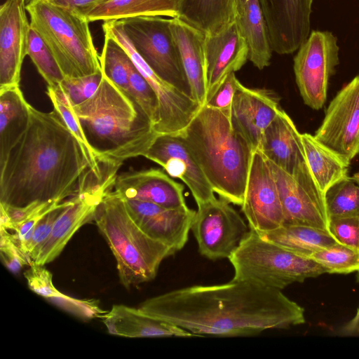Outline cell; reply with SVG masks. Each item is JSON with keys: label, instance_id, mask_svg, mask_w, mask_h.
Here are the masks:
<instances>
[{"label": "cell", "instance_id": "6da1fadb", "mask_svg": "<svg viewBox=\"0 0 359 359\" xmlns=\"http://www.w3.org/2000/svg\"><path fill=\"white\" fill-rule=\"evenodd\" d=\"M139 308L194 336H252L306 321L304 309L282 290L233 279L172 290L146 299Z\"/></svg>", "mask_w": 359, "mask_h": 359}, {"label": "cell", "instance_id": "7a4b0ae2", "mask_svg": "<svg viewBox=\"0 0 359 359\" xmlns=\"http://www.w3.org/2000/svg\"><path fill=\"white\" fill-rule=\"evenodd\" d=\"M88 169L79 142L60 114L30 104L27 126L0 165V203H60L76 194Z\"/></svg>", "mask_w": 359, "mask_h": 359}, {"label": "cell", "instance_id": "3957f363", "mask_svg": "<svg viewBox=\"0 0 359 359\" xmlns=\"http://www.w3.org/2000/svg\"><path fill=\"white\" fill-rule=\"evenodd\" d=\"M73 109L102 167L119 169L143 156L159 135L135 100L103 74L95 93Z\"/></svg>", "mask_w": 359, "mask_h": 359}, {"label": "cell", "instance_id": "277c9868", "mask_svg": "<svg viewBox=\"0 0 359 359\" xmlns=\"http://www.w3.org/2000/svg\"><path fill=\"white\" fill-rule=\"evenodd\" d=\"M215 193L242 205L254 149L221 111L201 107L180 134Z\"/></svg>", "mask_w": 359, "mask_h": 359}, {"label": "cell", "instance_id": "5b68a950", "mask_svg": "<svg viewBox=\"0 0 359 359\" xmlns=\"http://www.w3.org/2000/svg\"><path fill=\"white\" fill-rule=\"evenodd\" d=\"M93 220L115 257L120 281L127 289L152 280L163 260L175 254L143 231L125 200L113 190L98 205Z\"/></svg>", "mask_w": 359, "mask_h": 359}, {"label": "cell", "instance_id": "8992f818", "mask_svg": "<svg viewBox=\"0 0 359 359\" xmlns=\"http://www.w3.org/2000/svg\"><path fill=\"white\" fill-rule=\"evenodd\" d=\"M30 25L45 41L65 77L102 73L89 21L83 15L47 0H29Z\"/></svg>", "mask_w": 359, "mask_h": 359}, {"label": "cell", "instance_id": "52a82bcc", "mask_svg": "<svg viewBox=\"0 0 359 359\" xmlns=\"http://www.w3.org/2000/svg\"><path fill=\"white\" fill-rule=\"evenodd\" d=\"M229 259L234 271L233 280L280 290L294 283L327 273L311 258L266 240L250 229Z\"/></svg>", "mask_w": 359, "mask_h": 359}, {"label": "cell", "instance_id": "ba28073f", "mask_svg": "<svg viewBox=\"0 0 359 359\" xmlns=\"http://www.w3.org/2000/svg\"><path fill=\"white\" fill-rule=\"evenodd\" d=\"M120 20L133 46L155 74L191 95L179 48L170 27V18L137 16Z\"/></svg>", "mask_w": 359, "mask_h": 359}, {"label": "cell", "instance_id": "9c48e42d", "mask_svg": "<svg viewBox=\"0 0 359 359\" xmlns=\"http://www.w3.org/2000/svg\"><path fill=\"white\" fill-rule=\"evenodd\" d=\"M117 175L97 177L90 169L87 170L77 191L55 220L48 238L31 257L32 263L45 266L60 255L74 233L93 219L98 205L113 190Z\"/></svg>", "mask_w": 359, "mask_h": 359}, {"label": "cell", "instance_id": "30bf717a", "mask_svg": "<svg viewBox=\"0 0 359 359\" xmlns=\"http://www.w3.org/2000/svg\"><path fill=\"white\" fill-rule=\"evenodd\" d=\"M104 34L116 40L154 90L159 104V121L155 126L159 134L178 135L189 124L202 107L191 95L161 79L144 60L126 35L120 20H105Z\"/></svg>", "mask_w": 359, "mask_h": 359}, {"label": "cell", "instance_id": "8fae6325", "mask_svg": "<svg viewBox=\"0 0 359 359\" xmlns=\"http://www.w3.org/2000/svg\"><path fill=\"white\" fill-rule=\"evenodd\" d=\"M294 58L296 83L304 103L313 109L323 107L329 79L339 65L336 36L328 31H312Z\"/></svg>", "mask_w": 359, "mask_h": 359}, {"label": "cell", "instance_id": "7c38bea8", "mask_svg": "<svg viewBox=\"0 0 359 359\" xmlns=\"http://www.w3.org/2000/svg\"><path fill=\"white\" fill-rule=\"evenodd\" d=\"M229 203L215 198L196 210L191 231L199 252L209 259H229L250 230Z\"/></svg>", "mask_w": 359, "mask_h": 359}, {"label": "cell", "instance_id": "4fadbf2b", "mask_svg": "<svg viewBox=\"0 0 359 359\" xmlns=\"http://www.w3.org/2000/svg\"><path fill=\"white\" fill-rule=\"evenodd\" d=\"M268 162L280 195L283 224L306 225L330 232L325 195L316 184L307 163L292 175Z\"/></svg>", "mask_w": 359, "mask_h": 359}, {"label": "cell", "instance_id": "5bb4252c", "mask_svg": "<svg viewBox=\"0 0 359 359\" xmlns=\"http://www.w3.org/2000/svg\"><path fill=\"white\" fill-rule=\"evenodd\" d=\"M314 137L348 163L359 154V76L330 102Z\"/></svg>", "mask_w": 359, "mask_h": 359}, {"label": "cell", "instance_id": "9a60e30c", "mask_svg": "<svg viewBox=\"0 0 359 359\" xmlns=\"http://www.w3.org/2000/svg\"><path fill=\"white\" fill-rule=\"evenodd\" d=\"M241 209L249 228L258 233L273 230L284 223L277 184L259 149L252 154Z\"/></svg>", "mask_w": 359, "mask_h": 359}, {"label": "cell", "instance_id": "2e32d148", "mask_svg": "<svg viewBox=\"0 0 359 359\" xmlns=\"http://www.w3.org/2000/svg\"><path fill=\"white\" fill-rule=\"evenodd\" d=\"M143 156L162 166L170 177L185 183L197 206L216 198L201 168L180 135H158Z\"/></svg>", "mask_w": 359, "mask_h": 359}, {"label": "cell", "instance_id": "e0dca14e", "mask_svg": "<svg viewBox=\"0 0 359 359\" xmlns=\"http://www.w3.org/2000/svg\"><path fill=\"white\" fill-rule=\"evenodd\" d=\"M30 27L25 0H6L0 8V90L19 86Z\"/></svg>", "mask_w": 359, "mask_h": 359}, {"label": "cell", "instance_id": "ac0fdd59", "mask_svg": "<svg viewBox=\"0 0 359 359\" xmlns=\"http://www.w3.org/2000/svg\"><path fill=\"white\" fill-rule=\"evenodd\" d=\"M273 52L290 54L310 34L313 0H259Z\"/></svg>", "mask_w": 359, "mask_h": 359}, {"label": "cell", "instance_id": "d6986e66", "mask_svg": "<svg viewBox=\"0 0 359 359\" xmlns=\"http://www.w3.org/2000/svg\"><path fill=\"white\" fill-rule=\"evenodd\" d=\"M124 200L131 217L148 236L175 253L184 247L196 210L188 206L168 208L145 201Z\"/></svg>", "mask_w": 359, "mask_h": 359}, {"label": "cell", "instance_id": "ffe728a7", "mask_svg": "<svg viewBox=\"0 0 359 359\" xmlns=\"http://www.w3.org/2000/svg\"><path fill=\"white\" fill-rule=\"evenodd\" d=\"M279 100L271 90L249 88L240 82L232 102L231 124L254 150L259 148L264 132L282 109Z\"/></svg>", "mask_w": 359, "mask_h": 359}, {"label": "cell", "instance_id": "44dd1931", "mask_svg": "<svg viewBox=\"0 0 359 359\" xmlns=\"http://www.w3.org/2000/svg\"><path fill=\"white\" fill-rule=\"evenodd\" d=\"M203 51L206 102L226 77L241 69L248 60V45L237 21L217 34H205Z\"/></svg>", "mask_w": 359, "mask_h": 359}, {"label": "cell", "instance_id": "7402d4cb", "mask_svg": "<svg viewBox=\"0 0 359 359\" xmlns=\"http://www.w3.org/2000/svg\"><path fill=\"white\" fill-rule=\"evenodd\" d=\"M113 191L126 200L145 201L168 208L187 207L184 186L157 168L117 175Z\"/></svg>", "mask_w": 359, "mask_h": 359}, {"label": "cell", "instance_id": "603a6c76", "mask_svg": "<svg viewBox=\"0 0 359 359\" xmlns=\"http://www.w3.org/2000/svg\"><path fill=\"white\" fill-rule=\"evenodd\" d=\"M257 149L268 161L292 175L306 163L302 134L283 109L264 132Z\"/></svg>", "mask_w": 359, "mask_h": 359}, {"label": "cell", "instance_id": "cb8c5ba5", "mask_svg": "<svg viewBox=\"0 0 359 359\" xmlns=\"http://www.w3.org/2000/svg\"><path fill=\"white\" fill-rule=\"evenodd\" d=\"M170 27L179 48L191 95L203 106L206 97L205 33L181 18H170Z\"/></svg>", "mask_w": 359, "mask_h": 359}, {"label": "cell", "instance_id": "d4e9b609", "mask_svg": "<svg viewBox=\"0 0 359 359\" xmlns=\"http://www.w3.org/2000/svg\"><path fill=\"white\" fill-rule=\"evenodd\" d=\"M111 334L129 338L193 337L189 332L153 317L140 308L113 305L101 317Z\"/></svg>", "mask_w": 359, "mask_h": 359}, {"label": "cell", "instance_id": "484cf974", "mask_svg": "<svg viewBox=\"0 0 359 359\" xmlns=\"http://www.w3.org/2000/svg\"><path fill=\"white\" fill-rule=\"evenodd\" d=\"M184 0H107L83 13L89 22L137 16L180 18Z\"/></svg>", "mask_w": 359, "mask_h": 359}, {"label": "cell", "instance_id": "4316f807", "mask_svg": "<svg viewBox=\"0 0 359 359\" xmlns=\"http://www.w3.org/2000/svg\"><path fill=\"white\" fill-rule=\"evenodd\" d=\"M24 276L31 290L80 318H101L106 313L95 299H78L58 290L53 283L52 273L44 266L31 263Z\"/></svg>", "mask_w": 359, "mask_h": 359}, {"label": "cell", "instance_id": "83f0119b", "mask_svg": "<svg viewBox=\"0 0 359 359\" xmlns=\"http://www.w3.org/2000/svg\"><path fill=\"white\" fill-rule=\"evenodd\" d=\"M306 161L320 190L325 194L334 184L348 177L350 163L309 133L302 134Z\"/></svg>", "mask_w": 359, "mask_h": 359}, {"label": "cell", "instance_id": "f1b7e54d", "mask_svg": "<svg viewBox=\"0 0 359 359\" xmlns=\"http://www.w3.org/2000/svg\"><path fill=\"white\" fill-rule=\"evenodd\" d=\"M29 105L19 86L0 90V165L27 126Z\"/></svg>", "mask_w": 359, "mask_h": 359}, {"label": "cell", "instance_id": "f546056e", "mask_svg": "<svg viewBox=\"0 0 359 359\" xmlns=\"http://www.w3.org/2000/svg\"><path fill=\"white\" fill-rule=\"evenodd\" d=\"M237 0H184L180 18L206 34H217L237 19Z\"/></svg>", "mask_w": 359, "mask_h": 359}, {"label": "cell", "instance_id": "4dcf8cb0", "mask_svg": "<svg viewBox=\"0 0 359 359\" xmlns=\"http://www.w3.org/2000/svg\"><path fill=\"white\" fill-rule=\"evenodd\" d=\"M259 234L292 252L309 258L316 251L339 243L329 231L300 224H284Z\"/></svg>", "mask_w": 359, "mask_h": 359}, {"label": "cell", "instance_id": "1f68e13d", "mask_svg": "<svg viewBox=\"0 0 359 359\" xmlns=\"http://www.w3.org/2000/svg\"><path fill=\"white\" fill-rule=\"evenodd\" d=\"M236 21L248 45V60L260 70L268 67L273 50L259 0H248Z\"/></svg>", "mask_w": 359, "mask_h": 359}, {"label": "cell", "instance_id": "d6a6232c", "mask_svg": "<svg viewBox=\"0 0 359 359\" xmlns=\"http://www.w3.org/2000/svg\"><path fill=\"white\" fill-rule=\"evenodd\" d=\"M46 94L55 109L61 116L67 126L79 142L88 162L89 169L97 177L114 172L113 170L101 166L95 154L88 142L80 122L76 116L73 105L59 85L55 88L47 86Z\"/></svg>", "mask_w": 359, "mask_h": 359}, {"label": "cell", "instance_id": "836d02e7", "mask_svg": "<svg viewBox=\"0 0 359 359\" xmlns=\"http://www.w3.org/2000/svg\"><path fill=\"white\" fill-rule=\"evenodd\" d=\"M104 36L103 48L100 55L102 74L129 95L128 65L130 58L116 40L108 34H104Z\"/></svg>", "mask_w": 359, "mask_h": 359}, {"label": "cell", "instance_id": "e575fe53", "mask_svg": "<svg viewBox=\"0 0 359 359\" xmlns=\"http://www.w3.org/2000/svg\"><path fill=\"white\" fill-rule=\"evenodd\" d=\"M325 195L330 218L359 217V184L352 177L339 181Z\"/></svg>", "mask_w": 359, "mask_h": 359}, {"label": "cell", "instance_id": "d590c367", "mask_svg": "<svg viewBox=\"0 0 359 359\" xmlns=\"http://www.w3.org/2000/svg\"><path fill=\"white\" fill-rule=\"evenodd\" d=\"M327 273L347 274L359 271V248L337 243L318 250L309 257Z\"/></svg>", "mask_w": 359, "mask_h": 359}, {"label": "cell", "instance_id": "8d00e7d4", "mask_svg": "<svg viewBox=\"0 0 359 359\" xmlns=\"http://www.w3.org/2000/svg\"><path fill=\"white\" fill-rule=\"evenodd\" d=\"M27 55L47 83V86L55 88L65 78L50 50L38 32L32 27H30L28 37Z\"/></svg>", "mask_w": 359, "mask_h": 359}, {"label": "cell", "instance_id": "74e56055", "mask_svg": "<svg viewBox=\"0 0 359 359\" xmlns=\"http://www.w3.org/2000/svg\"><path fill=\"white\" fill-rule=\"evenodd\" d=\"M129 95L140 105L154 125L159 121L158 97L145 78L136 68L131 59L128 65Z\"/></svg>", "mask_w": 359, "mask_h": 359}, {"label": "cell", "instance_id": "f35d334b", "mask_svg": "<svg viewBox=\"0 0 359 359\" xmlns=\"http://www.w3.org/2000/svg\"><path fill=\"white\" fill-rule=\"evenodd\" d=\"M102 78V72L81 77H65L59 84L72 105L89 99L97 90Z\"/></svg>", "mask_w": 359, "mask_h": 359}, {"label": "cell", "instance_id": "ab89813d", "mask_svg": "<svg viewBox=\"0 0 359 359\" xmlns=\"http://www.w3.org/2000/svg\"><path fill=\"white\" fill-rule=\"evenodd\" d=\"M0 234L1 260L10 271L18 273L23 266L32 263L30 257L24 252L14 233L0 227Z\"/></svg>", "mask_w": 359, "mask_h": 359}, {"label": "cell", "instance_id": "60d3db41", "mask_svg": "<svg viewBox=\"0 0 359 359\" xmlns=\"http://www.w3.org/2000/svg\"><path fill=\"white\" fill-rule=\"evenodd\" d=\"M68 204L69 200L62 201L47 212L36 224L30 239L21 247L30 258L47 240L55 220Z\"/></svg>", "mask_w": 359, "mask_h": 359}, {"label": "cell", "instance_id": "b9f144b4", "mask_svg": "<svg viewBox=\"0 0 359 359\" xmlns=\"http://www.w3.org/2000/svg\"><path fill=\"white\" fill-rule=\"evenodd\" d=\"M58 204L33 203L24 207H14L0 203V227L12 231L15 225Z\"/></svg>", "mask_w": 359, "mask_h": 359}, {"label": "cell", "instance_id": "7bdbcfd3", "mask_svg": "<svg viewBox=\"0 0 359 359\" xmlns=\"http://www.w3.org/2000/svg\"><path fill=\"white\" fill-rule=\"evenodd\" d=\"M239 83L235 72L229 74L204 105L218 109L231 118L232 102Z\"/></svg>", "mask_w": 359, "mask_h": 359}, {"label": "cell", "instance_id": "ee69618b", "mask_svg": "<svg viewBox=\"0 0 359 359\" xmlns=\"http://www.w3.org/2000/svg\"><path fill=\"white\" fill-rule=\"evenodd\" d=\"M330 231L339 243L359 248V217L330 218Z\"/></svg>", "mask_w": 359, "mask_h": 359}, {"label": "cell", "instance_id": "f6af8a7d", "mask_svg": "<svg viewBox=\"0 0 359 359\" xmlns=\"http://www.w3.org/2000/svg\"><path fill=\"white\" fill-rule=\"evenodd\" d=\"M48 1L66 8L72 12L83 15V13L93 7L107 0H47Z\"/></svg>", "mask_w": 359, "mask_h": 359}, {"label": "cell", "instance_id": "bcb514c9", "mask_svg": "<svg viewBox=\"0 0 359 359\" xmlns=\"http://www.w3.org/2000/svg\"><path fill=\"white\" fill-rule=\"evenodd\" d=\"M340 332L345 336L359 334V307L357 309L355 316L342 327Z\"/></svg>", "mask_w": 359, "mask_h": 359}, {"label": "cell", "instance_id": "7dc6e473", "mask_svg": "<svg viewBox=\"0 0 359 359\" xmlns=\"http://www.w3.org/2000/svg\"><path fill=\"white\" fill-rule=\"evenodd\" d=\"M248 1V0H237L238 16L241 15L243 13Z\"/></svg>", "mask_w": 359, "mask_h": 359}, {"label": "cell", "instance_id": "c3c4849f", "mask_svg": "<svg viewBox=\"0 0 359 359\" xmlns=\"http://www.w3.org/2000/svg\"><path fill=\"white\" fill-rule=\"evenodd\" d=\"M352 178L358 183L359 184V172L354 174V175L352 177ZM357 281L359 283V271H358L357 276H356Z\"/></svg>", "mask_w": 359, "mask_h": 359}]
</instances>
